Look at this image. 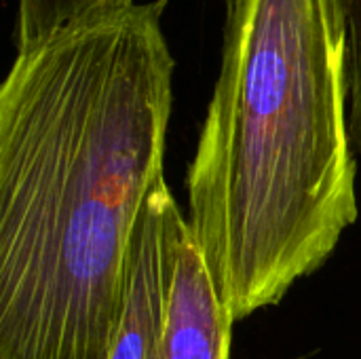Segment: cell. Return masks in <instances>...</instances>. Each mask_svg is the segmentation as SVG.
I'll use <instances>...</instances> for the list:
<instances>
[{"mask_svg":"<svg viewBox=\"0 0 361 359\" xmlns=\"http://www.w3.org/2000/svg\"><path fill=\"white\" fill-rule=\"evenodd\" d=\"M188 226L167 182L148 197L127 264V292L110 359H152L165 322L178 245Z\"/></svg>","mask_w":361,"mask_h":359,"instance_id":"3957f363","label":"cell"},{"mask_svg":"<svg viewBox=\"0 0 361 359\" xmlns=\"http://www.w3.org/2000/svg\"><path fill=\"white\" fill-rule=\"evenodd\" d=\"M188 165V226L235 320L275 307L357 222L341 0H231Z\"/></svg>","mask_w":361,"mask_h":359,"instance_id":"7a4b0ae2","label":"cell"},{"mask_svg":"<svg viewBox=\"0 0 361 359\" xmlns=\"http://www.w3.org/2000/svg\"><path fill=\"white\" fill-rule=\"evenodd\" d=\"M224 2H231V0H224Z\"/></svg>","mask_w":361,"mask_h":359,"instance_id":"52a82bcc","label":"cell"},{"mask_svg":"<svg viewBox=\"0 0 361 359\" xmlns=\"http://www.w3.org/2000/svg\"><path fill=\"white\" fill-rule=\"evenodd\" d=\"M235 315L186 226L165 307L163 332L152 359H231Z\"/></svg>","mask_w":361,"mask_h":359,"instance_id":"277c9868","label":"cell"},{"mask_svg":"<svg viewBox=\"0 0 361 359\" xmlns=\"http://www.w3.org/2000/svg\"><path fill=\"white\" fill-rule=\"evenodd\" d=\"M135 0H17L15 17V42L17 49L30 47L61 25L80 17L121 8Z\"/></svg>","mask_w":361,"mask_h":359,"instance_id":"5b68a950","label":"cell"},{"mask_svg":"<svg viewBox=\"0 0 361 359\" xmlns=\"http://www.w3.org/2000/svg\"><path fill=\"white\" fill-rule=\"evenodd\" d=\"M167 0L70 21L0 87V359H110L131 241L163 176Z\"/></svg>","mask_w":361,"mask_h":359,"instance_id":"6da1fadb","label":"cell"},{"mask_svg":"<svg viewBox=\"0 0 361 359\" xmlns=\"http://www.w3.org/2000/svg\"><path fill=\"white\" fill-rule=\"evenodd\" d=\"M345 21L347 123L355 154L361 159V0H341Z\"/></svg>","mask_w":361,"mask_h":359,"instance_id":"8992f818","label":"cell"}]
</instances>
